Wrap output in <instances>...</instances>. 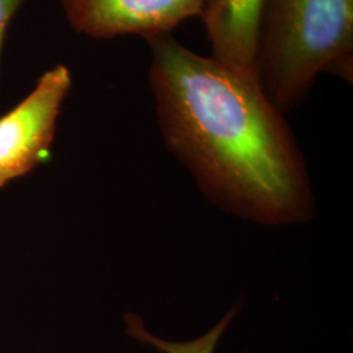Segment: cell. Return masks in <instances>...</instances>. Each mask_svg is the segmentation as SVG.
Returning a JSON list of instances; mask_svg holds the SVG:
<instances>
[{"mask_svg":"<svg viewBox=\"0 0 353 353\" xmlns=\"http://www.w3.org/2000/svg\"><path fill=\"white\" fill-rule=\"evenodd\" d=\"M145 41L165 145L205 198L265 227L312 220L316 207L303 152L258 79L191 50L173 33Z\"/></svg>","mask_w":353,"mask_h":353,"instance_id":"1","label":"cell"},{"mask_svg":"<svg viewBox=\"0 0 353 353\" xmlns=\"http://www.w3.org/2000/svg\"><path fill=\"white\" fill-rule=\"evenodd\" d=\"M23 0H0V72H1V54L7 29L12 21L14 13L20 8Z\"/></svg>","mask_w":353,"mask_h":353,"instance_id":"7","label":"cell"},{"mask_svg":"<svg viewBox=\"0 0 353 353\" xmlns=\"http://www.w3.org/2000/svg\"><path fill=\"white\" fill-rule=\"evenodd\" d=\"M322 74L353 81V0H265L255 75L281 113Z\"/></svg>","mask_w":353,"mask_h":353,"instance_id":"2","label":"cell"},{"mask_svg":"<svg viewBox=\"0 0 353 353\" xmlns=\"http://www.w3.org/2000/svg\"><path fill=\"white\" fill-rule=\"evenodd\" d=\"M241 309L242 303H236L221 316V319L216 325L192 341H165L163 338L152 334L151 331L145 327L143 319L139 316L131 313L126 316L127 334L132 339L151 345L161 353H214L219 341H221L234 318L239 316Z\"/></svg>","mask_w":353,"mask_h":353,"instance_id":"6","label":"cell"},{"mask_svg":"<svg viewBox=\"0 0 353 353\" xmlns=\"http://www.w3.org/2000/svg\"><path fill=\"white\" fill-rule=\"evenodd\" d=\"M265 0H210L203 24L211 58L243 75L255 76L261 17Z\"/></svg>","mask_w":353,"mask_h":353,"instance_id":"5","label":"cell"},{"mask_svg":"<svg viewBox=\"0 0 353 353\" xmlns=\"http://www.w3.org/2000/svg\"><path fill=\"white\" fill-rule=\"evenodd\" d=\"M210 0H61L67 23L93 39L122 36L147 38L173 33L201 17Z\"/></svg>","mask_w":353,"mask_h":353,"instance_id":"4","label":"cell"},{"mask_svg":"<svg viewBox=\"0 0 353 353\" xmlns=\"http://www.w3.org/2000/svg\"><path fill=\"white\" fill-rule=\"evenodd\" d=\"M71 87L68 67L57 64L38 79L23 101L0 117V188L26 176L49 156Z\"/></svg>","mask_w":353,"mask_h":353,"instance_id":"3","label":"cell"}]
</instances>
